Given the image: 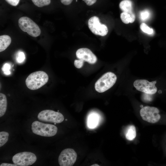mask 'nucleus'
<instances>
[{"label":"nucleus","instance_id":"1","mask_svg":"<svg viewBox=\"0 0 166 166\" xmlns=\"http://www.w3.org/2000/svg\"><path fill=\"white\" fill-rule=\"evenodd\" d=\"M48 79V76L45 72L42 71H36L28 76L26 80V84L30 89L37 90L46 84Z\"/></svg>","mask_w":166,"mask_h":166},{"label":"nucleus","instance_id":"2","mask_svg":"<svg viewBox=\"0 0 166 166\" xmlns=\"http://www.w3.org/2000/svg\"><path fill=\"white\" fill-rule=\"evenodd\" d=\"M31 130L33 133L36 135L45 137H51L56 134L57 128L53 124L35 121L32 124Z\"/></svg>","mask_w":166,"mask_h":166},{"label":"nucleus","instance_id":"3","mask_svg":"<svg viewBox=\"0 0 166 166\" xmlns=\"http://www.w3.org/2000/svg\"><path fill=\"white\" fill-rule=\"evenodd\" d=\"M76 56L78 59L74 61L75 66L78 69L81 68L84 61L90 64H94L97 61V57L89 49L81 48L78 49L76 52Z\"/></svg>","mask_w":166,"mask_h":166},{"label":"nucleus","instance_id":"4","mask_svg":"<svg viewBox=\"0 0 166 166\" xmlns=\"http://www.w3.org/2000/svg\"><path fill=\"white\" fill-rule=\"evenodd\" d=\"M117 79V76L114 73L110 72H107L96 82L95 85V89L99 93L104 92L114 85Z\"/></svg>","mask_w":166,"mask_h":166},{"label":"nucleus","instance_id":"5","mask_svg":"<svg viewBox=\"0 0 166 166\" xmlns=\"http://www.w3.org/2000/svg\"><path fill=\"white\" fill-rule=\"evenodd\" d=\"M19 28L23 32H26L30 35L36 37L41 34L39 26L32 20L27 17H22L18 20Z\"/></svg>","mask_w":166,"mask_h":166},{"label":"nucleus","instance_id":"6","mask_svg":"<svg viewBox=\"0 0 166 166\" xmlns=\"http://www.w3.org/2000/svg\"><path fill=\"white\" fill-rule=\"evenodd\" d=\"M36 160L37 157L34 154L27 152L17 153L12 158L14 164L19 166L30 165L34 163Z\"/></svg>","mask_w":166,"mask_h":166},{"label":"nucleus","instance_id":"7","mask_svg":"<svg viewBox=\"0 0 166 166\" xmlns=\"http://www.w3.org/2000/svg\"><path fill=\"white\" fill-rule=\"evenodd\" d=\"M159 109L155 107L146 106L140 110V114L142 119L149 123H155L160 118Z\"/></svg>","mask_w":166,"mask_h":166},{"label":"nucleus","instance_id":"8","mask_svg":"<svg viewBox=\"0 0 166 166\" xmlns=\"http://www.w3.org/2000/svg\"><path fill=\"white\" fill-rule=\"evenodd\" d=\"M38 118L41 121L55 123H61L64 120V117L61 113L51 110L42 111L38 114Z\"/></svg>","mask_w":166,"mask_h":166},{"label":"nucleus","instance_id":"9","mask_svg":"<svg viewBox=\"0 0 166 166\" xmlns=\"http://www.w3.org/2000/svg\"><path fill=\"white\" fill-rule=\"evenodd\" d=\"M77 155L73 149L68 148L63 150L58 158V161L61 166H72L75 163Z\"/></svg>","mask_w":166,"mask_h":166},{"label":"nucleus","instance_id":"10","mask_svg":"<svg viewBox=\"0 0 166 166\" xmlns=\"http://www.w3.org/2000/svg\"><path fill=\"white\" fill-rule=\"evenodd\" d=\"M156 81L150 82L144 79H138L133 83V86L138 91L149 95L155 94L157 88L155 86Z\"/></svg>","mask_w":166,"mask_h":166},{"label":"nucleus","instance_id":"11","mask_svg":"<svg viewBox=\"0 0 166 166\" xmlns=\"http://www.w3.org/2000/svg\"><path fill=\"white\" fill-rule=\"evenodd\" d=\"M88 27L91 31L94 34L104 36L107 34L108 30L107 26L102 24L99 18L96 16L91 17L88 22Z\"/></svg>","mask_w":166,"mask_h":166},{"label":"nucleus","instance_id":"12","mask_svg":"<svg viewBox=\"0 0 166 166\" xmlns=\"http://www.w3.org/2000/svg\"><path fill=\"white\" fill-rule=\"evenodd\" d=\"M120 18L122 21L125 24L132 23L135 20V16L132 11L128 12H123L120 15Z\"/></svg>","mask_w":166,"mask_h":166},{"label":"nucleus","instance_id":"13","mask_svg":"<svg viewBox=\"0 0 166 166\" xmlns=\"http://www.w3.org/2000/svg\"><path fill=\"white\" fill-rule=\"evenodd\" d=\"M11 42L10 37L8 35L0 36V52L5 50L10 45Z\"/></svg>","mask_w":166,"mask_h":166},{"label":"nucleus","instance_id":"14","mask_svg":"<svg viewBox=\"0 0 166 166\" xmlns=\"http://www.w3.org/2000/svg\"><path fill=\"white\" fill-rule=\"evenodd\" d=\"M7 101L6 95L2 93H0V117L3 116L6 111Z\"/></svg>","mask_w":166,"mask_h":166},{"label":"nucleus","instance_id":"15","mask_svg":"<svg viewBox=\"0 0 166 166\" xmlns=\"http://www.w3.org/2000/svg\"><path fill=\"white\" fill-rule=\"evenodd\" d=\"M119 7L123 12L132 11V3L130 0H123L120 3Z\"/></svg>","mask_w":166,"mask_h":166},{"label":"nucleus","instance_id":"16","mask_svg":"<svg viewBox=\"0 0 166 166\" xmlns=\"http://www.w3.org/2000/svg\"><path fill=\"white\" fill-rule=\"evenodd\" d=\"M136 136V133L135 127L133 125L129 126L125 134L126 139L129 140H132L135 138Z\"/></svg>","mask_w":166,"mask_h":166},{"label":"nucleus","instance_id":"17","mask_svg":"<svg viewBox=\"0 0 166 166\" xmlns=\"http://www.w3.org/2000/svg\"><path fill=\"white\" fill-rule=\"evenodd\" d=\"M98 121V117L94 114H91L89 117L88 125L91 128L94 127L97 124Z\"/></svg>","mask_w":166,"mask_h":166},{"label":"nucleus","instance_id":"18","mask_svg":"<svg viewBox=\"0 0 166 166\" xmlns=\"http://www.w3.org/2000/svg\"><path fill=\"white\" fill-rule=\"evenodd\" d=\"M9 134L8 132L2 131L0 132V147L4 145L8 141Z\"/></svg>","mask_w":166,"mask_h":166},{"label":"nucleus","instance_id":"19","mask_svg":"<svg viewBox=\"0 0 166 166\" xmlns=\"http://www.w3.org/2000/svg\"><path fill=\"white\" fill-rule=\"evenodd\" d=\"M36 6L42 7L49 5L51 3V0H31Z\"/></svg>","mask_w":166,"mask_h":166},{"label":"nucleus","instance_id":"20","mask_svg":"<svg viewBox=\"0 0 166 166\" xmlns=\"http://www.w3.org/2000/svg\"><path fill=\"white\" fill-rule=\"evenodd\" d=\"M140 28L143 32L149 34H152L153 32L152 29L150 28L144 23H141Z\"/></svg>","mask_w":166,"mask_h":166},{"label":"nucleus","instance_id":"21","mask_svg":"<svg viewBox=\"0 0 166 166\" xmlns=\"http://www.w3.org/2000/svg\"><path fill=\"white\" fill-rule=\"evenodd\" d=\"M149 12L147 10L142 11L140 14V18L142 20L147 19L149 17Z\"/></svg>","mask_w":166,"mask_h":166},{"label":"nucleus","instance_id":"22","mask_svg":"<svg viewBox=\"0 0 166 166\" xmlns=\"http://www.w3.org/2000/svg\"><path fill=\"white\" fill-rule=\"evenodd\" d=\"M10 69V65L6 63L3 65L2 69L5 74L9 75L10 73V72L9 70Z\"/></svg>","mask_w":166,"mask_h":166},{"label":"nucleus","instance_id":"23","mask_svg":"<svg viewBox=\"0 0 166 166\" xmlns=\"http://www.w3.org/2000/svg\"><path fill=\"white\" fill-rule=\"evenodd\" d=\"M25 59V56L23 53L20 52L18 54L17 60L18 62L21 63L23 62Z\"/></svg>","mask_w":166,"mask_h":166},{"label":"nucleus","instance_id":"24","mask_svg":"<svg viewBox=\"0 0 166 166\" xmlns=\"http://www.w3.org/2000/svg\"><path fill=\"white\" fill-rule=\"evenodd\" d=\"M8 3L13 6H17L20 0H5Z\"/></svg>","mask_w":166,"mask_h":166},{"label":"nucleus","instance_id":"25","mask_svg":"<svg viewBox=\"0 0 166 166\" xmlns=\"http://www.w3.org/2000/svg\"><path fill=\"white\" fill-rule=\"evenodd\" d=\"M87 5L90 6L95 3L97 0H83Z\"/></svg>","mask_w":166,"mask_h":166},{"label":"nucleus","instance_id":"26","mask_svg":"<svg viewBox=\"0 0 166 166\" xmlns=\"http://www.w3.org/2000/svg\"><path fill=\"white\" fill-rule=\"evenodd\" d=\"M61 3L64 5H68L70 4L73 0H60Z\"/></svg>","mask_w":166,"mask_h":166},{"label":"nucleus","instance_id":"27","mask_svg":"<svg viewBox=\"0 0 166 166\" xmlns=\"http://www.w3.org/2000/svg\"><path fill=\"white\" fill-rule=\"evenodd\" d=\"M0 166H17L15 164H11L3 163L0 164Z\"/></svg>","mask_w":166,"mask_h":166},{"label":"nucleus","instance_id":"28","mask_svg":"<svg viewBox=\"0 0 166 166\" xmlns=\"http://www.w3.org/2000/svg\"><path fill=\"white\" fill-rule=\"evenodd\" d=\"M99 166L100 165H98V164H93V165H91V166Z\"/></svg>","mask_w":166,"mask_h":166},{"label":"nucleus","instance_id":"29","mask_svg":"<svg viewBox=\"0 0 166 166\" xmlns=\"http://www.w3.org/2000/svg\"></svg>","mask_w":166,"mask_h":166}]
</instances>
